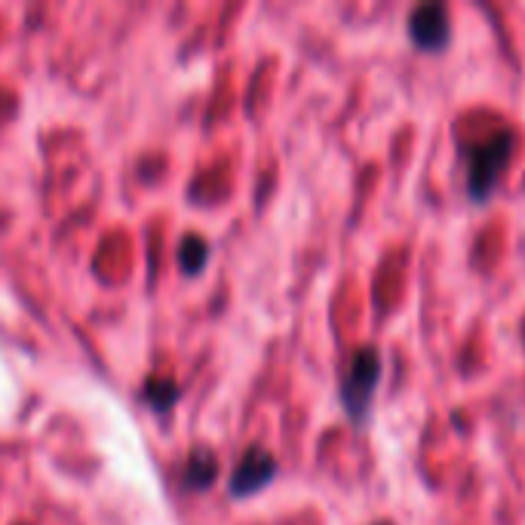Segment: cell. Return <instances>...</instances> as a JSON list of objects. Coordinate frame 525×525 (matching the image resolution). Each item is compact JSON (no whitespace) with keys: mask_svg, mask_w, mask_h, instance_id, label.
<instances>
[{"mask_svg":"<svg viewBox=\"0 0 525 525\" xmlns=\"http://www.w3.org/2000/svg\"><path fill=\"white\" fill-rule=\"evenodd\" d=\"M215 476H218V461L209 449H197L191 452L188 464H185V486L188 489H209L215 483Z\"/></svg>","mask_w":525,"mask_h":525,"instance_id":"5b68a950","label":"cell"},{"mask_svg":"<svg viewBox=\"0 0 525 525\" xmlns=\"http://www.w3.org/2000/svg\"><path fill=\"white\" fill-rule=\"evenodd\" d=\"M209 261V246L203 237H185L182 240V249H179V265L185 274H200Z\"/></svg>","mask_w":525,"mask_h":525,"instance_id":"52a82bcc","label":"cell"},{"mask_svg":"<svg viewBox=\"0 0 525 525\" xmlns=\"http://www.w3.org/2000/svg\"><path fill=\"white\" fill-rule=\"evenodd\" d=\"M142 397L154 412H169L175 403H179V384H175L172 378H166V375L148 378L145 387H142Z\"/></svg>","mask_w":525,"mask_h":525,"instance_id":"8992f818","label":"cell"},{"mask_svg":"<svg viewBox=\"0 0 525 525\" xmlns=\"http://www.w3.org/2000/svg\"><path fill=\"white\" fill-rule=\"evenodd\" d=\"M274 476H277V458L258 446L249 449L231 473V483H228L231 498H249V495L261 492Z\"/></svg>","mask_w":525,"mask_h":525,"instance_id":"3957f363","label":"cell"},{"mask_svg":"<svg viewBox=\"0 0 525 525\" xmlns=\"http://www.w3.org/2000/svg\"><path fill=\"white\" fill-rule=\"evenodd\" d=\"M409 37L418 43L421 50H443L449 37H452V25H449V13L443 4H421L412 10L409 16Z\"/></svg>","mask_w":525,"mask_h":525,"instance_id":"277c9868","label":"cell"},{"mask_svg":"<svg viewBox=\"0 0 525 525\" xmlns=\"http://www.w3.org/2000/svg\"><path fill=\"white\" fill-rule=\"evenodd\" d=\"M381 381V357L375 347H360L350 354L344 375H341V406L347 409L350 421L366 424L375 387Z\"/></svg>","mask_w":525,"mask_h":525,"instance_id":"7a4b0ae2","label":"cell"},{"mask_svg":"<svg viewBox=\"0 0 525 525\" xmlns=\"http://www.w3.org/2000/svg\"><path fill=\"white\" fill-rule=\"evenodd\" d=\"M513 154V133L510 129H498L489 139L476 142L464 151L467 157V194L473 203H486L492 191L498 188L501 175Z\"/></svg>","mask_w":525,"mask_h":525,"instance_id":"6da1fadb","label":"cell"}]
</instances>
